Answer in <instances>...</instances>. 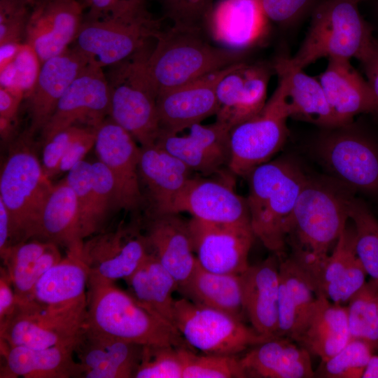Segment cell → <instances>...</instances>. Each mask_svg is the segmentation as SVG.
I'll return each mask as SVG.
<instances>
[{
	"instance_id": "6125c7cd",
	"label": "cell",
	"mask_w": 378,
	"mask_h": 378,
	"mask_svg": "<svg viewBox=\"0 0 378 378\" xmlns=\"http://www.w3.org/2000/svg\"><path fill=\"white\" fill-rule=\"evenodd\" d=\"M362 378H378V356H372Z\"/></svg>"
},
{
	"instance_id": "816d5d0a",
	"label": "cell",
	"mask_w": 378,
	"mask_h": 378,
	"mask_svg": "<svg viewBox=\"0 0 378 378\" xmlns=\"http://www.w3.org/2000/svg\"><path fill=\"white\" fill-rule=\"evenodd\" d=\"M322 0H260L263 12L269 21L281 27L295 25Z\"/></svg>"
},
{
	"instance_id": "8d00e7d4",
	"label": "cell",
	"mask_w": 378,
	"mask_h": 378,
	"mask_svg": "<svg viewBox=\"0 0 378 378\" xmlns=\"http://www.w3.org/2000/svg\"><path fill=\"white\" fill-rule=\"evenodd\" d=\"M177 291L196 304L218 309L241 319L244 311L239 274L213 272L203 268L197 260L192 274L178 285Z\"/></svg>"
},
{
	"instance_id": "9c48e42d",
	"label": "cell",
	"mask_w": 378,
	"mask_h": 378,
	"mask_svg": "<svg viewBox=\"0 0 378 378\" xmlns=\"http://www.w3.org/2000/svg\"><path fill=\"white\" fill-rule=\"evenodd\" d=\"M86 295L63 304L34 300L18 302L0 327V340L10 346L47 348L75 345L86 316Z\"/></svg>"
},
{
	"instance_id": "f5cc1de1",
	"label": "cell",
	"mask_w": 378,
	"mask_h": 378,
	"mask_svg": "<svg viewBox=\"0 0 378 378\" xmlns=\"http://www.w3.org/2000/svg\"><path fill=\"white\" fill-rule=\"evenodd\" d=\"M86 127L83 125L69 127L55 133L44 142L42 163L48 176L59 173V164L64 155Z\"/></svg>"
},
{
	"instance_id": "cb8c5ba5",
	"label": "cell",
	"mask_w": 378,
	"mask_h": 378,
	"mask_svg": "<svg viewBox=\"0 0 378 378\" xmlns=\"http://www.w3.org/2000/svg\"><path fill=\"white\" fill-rule=\"evenodd\" d=\"M268 22L260 0H219L205 25L223 47L246 53L266 36Z\"/></svg>"
},
{
	"instance_id": "4dcf8cb0",
	"label": "cell",
	"mask_w": 378,
	"mask_h": 378,
	"mask_svg": "<svg viewBox=\"0 0 378 378\" xmlns=\"http://www.w3.org/2000/svg\"><path fill=\"white\" fill-rule=\"evenodd\" d=\"M278 337L298 342L312 315L316 295L305 273L292 258H279Z\"/></svg>"
},
{
	"instance_id": "52a82bcc",
	"label": "cell",
	"mask_w": 378,
	"mask_h": 378,
	"mask_svg": "<svg viewBox=\"0 0 378 378\" xmlns=\"http://www.w3.org/2000/svg\"><path fill=\"white\" fill-rule=\"evenodd\" d=\"M147 46L108 66L106 76L110 90V118L127 131L141 146L155 144L160 127L158 92L148 76Z\"/></svg>"
},
{
	"instance_id": "2e32d148",
	"label": "cell",
	"mask_w": 378,
	"mask_h": 378,
	"mask_svg": "<svg viewBox=\"0 0 378 378\" xmlns=\"http://www.w3.org/2000/svg\"><path fill=\"white\" fill-rule=\"evenodd\" d=\"M94 149L115 183V206L133 209L143 201L139 176L141 147L134 137L111 118L96 130Z\"/></svg>"
},
{
	"instance_id": "7bdbcfd3",
	"label": "cell",
	"mask_w": 378,
	"mask_h": 378,
	"mask_svg": "<svg viewBox=\"0 0 378 378\" xmlns=\"http://www.w3.org/2000/svg\"><path fill=\"white\" fill-rule=\"evenodd\" d=\"M184 348L144 345L134 378H183Z\"/></svg>"
},
{
	"instance_id": "7c38bea8",
	"label": "cell",
	"mask_w": 378,
	"mask_h": 378,
	"mask_svg": "<svg viewBox=\"0 0 378 378\" xmlns=\"http://www.w3.org/2000/svg\"><path fill=\"white\" fill-rule=\"evenodd\" d=\"M188 228L194 253L203 268L240 275L249 267L248 255L255 237L251 225L211 223L192 217Z\"/></svg>"
},
{
	"instance_id": "e0dca14e",
	"label": "cell",
	"mask_w": 378,
	"mask_h": 378,
	"mask_svg": "<svg viewBox=\"0 0 378 378\" xmlns=\"http://www.w3.org/2000/svg\"><path fill=\"white\" fill-rule=\"evenodd\" d=\"M234 64L159 93L157 110L160 132L178 134L213 115H216L219 110L218 83Z\"/></svg>"
},
{
	"instance_id": "4fadbf2b",
	"label": "cell",
	"mask_w": 378,
	"mask_h": 378,
	"mask_svg": "<svg viewBox=\"0 0 378 378\" xmlns=\"http://www.w3.org/2000/svg\"><path fill=\"white\" fill-rule=\"evenodd\" d=\"M103 69L89 64L75 78L41 131L44 142L71 126L97 128L110 115V90Z\"/></svg>"
},
{
	"instance_id": "9f6ffc18",
	"label": "cell",
	"mask_w": 378,
	"mask_h": 378,
	"mask_svg": "<svg viewBox=\"0 0 378 378\" xmlns=\"http://www.w3.org/2000/svg\"><path fill=\"white\" fill-rule=\"evenodd\" d=\"M24 95L0 86V119L15 123Z\"/></svg>"
},
{
	"instance_id": "be15d7a7",
	"label": "cell",
	"mask_w": 378,
	"mask_h": 378,
	"mask_svg": "<svg viewBox=\"0 0 378 378\" xmlns=\"http://www.w3.org/2000/svg\"><path fill=\"white\" fill-rule=\"evenodd\" d=\"M29 5L31 6V8L37 6V5H39L41 4H43V3H45V2H48V1H52V0H27Z\"/></svg>"
},
{
	"instance_id": "6f0895ef",
	"label": "cell",
	"mask_w": 378,
	"mask_h": 378,
	"mask_svg": "<svg viewBox=\"0 0 378 378\" xmlns=\"http://www.w3.org/2000/svg\"><path fill=\"white\" fill-rule=\"evenodd\" d=\"M361 64L366 80L373 92L377 106L376 112L378 113V39H375L372 52Z\"/></svg>"
},
{
	"instance_id": "e575fe53",
	"label": "cell",
	"mask_w": 378,
	"mask_h": 378,
	"mask_svg": "<svg viewBox=\"0 0 378 378\" xmlns=\"http://www.w3.org/2000/svg\"><path fill=\"white\" fill-rule=\"evenodd\" d=\"M351 339L346 307L335 304L324 296H316L312 315L298 342L324 361Z\"/></svg>"
},
{
	"instance_id": "603a6c76",
	"label": "cell",
	"mask_w": 378,
	"mask_h": 378,
	"mask_svg": "<svg viewBox=\"0 0 378 378\" xmlns=\"http://www.w3.org/2000/svg\"><path fill=\"white\" fill-rule=\"evenodd\" d=\"M88 64L87 59L71 46L42 63L36 84L25 98L30 119L29 136L43 130L68 87Z\"/></svg>"
},
{
	"instance_id": "5b68a950",
	"label": "cell",
	"mask_w": 378,
	"mask_h": 378,
	"mask_svg": "<svg viewBox=\"0 0 378 378\" xmlns=\"http://www.w3.org/2000/svg\"><path fill=\"white\" fill-rule=\"evenodd\" d=\"M162 30V20L155 18L148 11L146 0H127L105 15L83 16L71 46L89 64L104 69L144 48Z\"/></svg>"
},
{
	"instance_id": "ab89813d",
	"label": "cell",
	"mask_w": 378,
	"mask_h": 378,
	"mask_svg": "<svg viewBox=\"0 0 378 378\" xmlns=\"http://www.w3.org/2000/svg\"><path fill=\"white\" fill-rule=\"evenodd\" d=\"M348 214L354 223L356 254L367 274L378 284V220L362 201L352 197Z\"/></svg>"
},
{
	"instance_id": "d6986e66",
	"label": "cell",
	"mask_w": 378,
	"mask_h": 378,
	"mask_svg": "<svg viewBox=\"0 0 378 378\" xmlns=\"http://www.w3.org/2000/svg\"><path fill=\"white\" fill-rule=\"evenodd\" d=\"M272 70L273 64L261 62L248 64L242 61L235 64L218 83L219 110L216 120L232 129L257 115L267 102Z\"/></svg>"
},
{
	"instance_id": "94428289",
	"label": "cell",
	"mask_w": 378,
	"mask_h": 378,
	"mask_svg": "<svg viewBox=\"0 0 378 378\" xmlns=\"http://www.w3.org/2000/svg\"><path fill=\"white\" fill-rule=\"evenodd\" d=\"M23 43L0 44V70L6 67L16 57Z\"/></svg>"
},
{
	"instance_id": "7dc6e473",
	"label": "cell",
	"mask_w": 378,
	"mask_h": 378,
	"mask_svg": "<svg viewBox=\"0 0 378 378\" xmlns=\"http://www.w3.org/2000/svg\"><path fill=\"white\" fill-rule=\"evenodd\" d=\"M93 197L92 222L97 233L104 224L111 206H115V183L107 167L98 160L92 163Z\"/></svg>"
},
{
	"instance_id": "9a60e30c",
	"label": "cell",
	"mask_w": 378,
	"mask_h": 378,
	"mask_svg": "<svg viewBox=\"0 0 378 378\" xmlns=\"http://www.w3.org/2000/svg\"><path fill=\"white\" fill-rule=\"evenodd\" d=\"M150 253L145 234L136 226H120L83 241L80 256L90 276L113 281L125 279Z\"/></svg>"
},
{
	"instance_id": "f907efd6",
	"label": "cell",
	"mask_w": 378,
	"mask_h": 378,
	"mask_svg": "<svg viewBox=\"0 0 378 378\" xmlns=\"http://www.w3.org/2000/svg\"><path fill=\"white\" fill-rule=\"evenodd\" d=\"M173 25L202 28L213 0H158Z\"/></svg>"
},
{
	"instance_id": "ee69618b",
	"label": "cell",
	"mask_w": 378,
	"mask_h": 378,
	"mask_svg": "<svg viewBox=\"0 0 378 378\" xmlns=\"http://www.w3.org/2000/svg\"><path fill=\"white\" fill-rule=\"evenodd\" d=\"M41 65L34 49L24 42L15 59L0 70V86L19 92L25 99L36 84Z\"/></svg>"
},
{
	"instance_id": "7402d4cb",
	"label": "cell",
	"mask_w": 378,
	"mask_h": 378,
	"mask_svg": "<svg viewBox=\"0 0 378 378\" xmlns=\"http://www.w3.org/2000/svg\"><path fill=\"white\" fill-rule=\"evenodd\" d=\"M144 345L83 327L74 346L81 378H134Z\"/></svg>"
},
{
	"instance_id": "3957f363",
	"label": "cell",
	"mask_w": 378,
	"mask_h": 378,
	"mask_svg": "<svg viewBox=\"0 0 378 378\" xmlns=\"http://www.w3.org/2000/svg\"><path fill=\"white\" fill-rule=\"evenodd\" d=\"M246 177L254 236L267 249L283 257L290 218L308 178L296 164L286 160L260 164Z\"/></svg>"
},
{
	"instance_id": "681fc988",
	"label": "cell",
	"mask_w": 378,
	"mask_h": 378,
	"mask_svg": "<svg viewBox=\"0 0 378 378\" xmlns=\"http://www.w3.org/2000/svg\"><path fill=\"white\" fill-rule=\"evenodd\" d=\"M367 274L357 257L340 276L326 284L318 296H324L335 304L344 305L365 284Z\"/></svg>"
},
{
	"instance_id": "8992f818",
	"label": "cell",
	"mask_w": 378,
	"mask_h": 378,
	"mask_svg": "<svg viewBox=\"0 0 378 378\" xmlns=\"http://www.w3.org/2000/svg\"><path fill=\"white\" fill-rule=\"evenodd\" d=\"M356 0H322L311 13L307 34L289 63L304 69L326 57L364 61L375 38Z\"/></svg>"
},
{
	"instance_id": "4316f807",
	"label": "cell",
	"mask_w": 378,
	"mask_h": 378,
	"mask_svg": "<svg viewBox=\"0 0 378 378\" xmlns=\"http://www.w3.org/2000/svg\"><path fill=\"white\" fill-rule=\"evenodd\" d=\"M279 257L249 265L240 274L244 311L260 334L276 337L279 326Z\"/></svg>"
},
{
	"instance_id": "74e56055",
	"label": "cell",
	"mask_w": 378,
	"mask_h": 378,
	"mask_svg": "<svg viewBox=\"0 0 378 378\" xmlns=\"http://www.w3.org/2000/svg\"><path fill=\"white\" fill-rule=\"evenodd\" d=\"M80 253L68 251L43 274L34 286L31 300L44 304H63L85 296L90 275Z\"/></svg>"
},
{
	"instance_id": "f6af8a7d",
	"label": "cell",
	"mask_w": 378,
	"mask_h": 378,
	"mask_svg": "<svg viewBox=\"0 0 378 378\" xmlns=\"http://www.w3.org/2000/svg\"><path fill=\"white\" fill-rule=\"evenodd\" d=\"M77 198L83 240L94 234L92 222L93 197L92 164L82 160L74 165L65 178Z\"/></svg>"
},
{
	"instance_id": "91938a15",
	"label": "cell",
	"mask_w": 378,
	"mask_h": 378,
	"mask_svg": "<svg viewBox=\"0 0 378 378\" xmlns=\"http://www.w3.org/2000/svg\"><path fill=\"white\" fill-rule=\"evenodd\" d=\"M10 244V221L8 212L0 200V254Z\"/></svg>"
},
{
	"instance_id": "b9f144b4",
	"label": "cell",
	"mask_w": 378,
	"mask_h": 378,
	"mask_svg": "<svg viewBox=\"0 0 378 378\" xmlns=\"http://www.w3.org/2000/svg\"><path fill=\"white\" fill-rule=\"evenodd\" d=\"M367 342L351 338L337 354L321 361L318 376L326 378H361L372 356Z\"/></svg>"
},
{
	"instance_id": "8fae6325",
	"label": "cell",
	"mask_w": 378,
	"mask_h": 378,
	"mask_svg": "<svg viewBox=\"0 0 378 378\" xmlns=\"http://www.w3.org/2000/svg\"><path fill=\"white\" fill-rule=\"evenodd\" d=\"M286 108L279 93L274 92L253 117L235 125L230 132V171L246 176L265 163L284 145L288 134Z\"/></svg>"
},
{
	"instance_id": "ac0fdd59",
	"label": "cell",
	"mask_w": 378,
	"mask_h": 378,
	"mask_svg": "<svg viewBox=\"0 0 378 378\" xmlns=\"http://www.w3.org/2000/svg\"><path fill=\"white\" fill-rule=\"evenodd\" d=\"M187 212L202 220L251 225L246 198L232 183L191 177L174 197L165 214Z\"/></svg>"
},
{
	"instance_id": "d590c367",
	"label": "cell",
	"mask_w": 378,
	"mask_h": 378,
	"mask_svg": "<svg viewBox=\"0 0 378 378\" xmlns=\"http://www.w3.org/2000/svg\"><path fill=\"white\" fill-rule=\"evenodd\" d=\"M125 281L130 294L142 307L174 327L175 300L172 295L177 291L178 284L152 252L150 251L139 268Z\"/></svg>"
},
{
	"instance_id": "11a10c76",
	"label": "cell",
	"mask_w": 378,
	"mask_h": 378,
	"mask_svg": "<svg viewBox=\"0 0 378 378\" xmlns=\"http://www.w3.org/2000/svg\"><path fill=\"white\" fill-rule=\"evenodd\" d=\"M17 298L4 267L0 270V327L12 314L17 306Z\"/></svg>"
},
{
	"instance_id": "277c9868",
	"label": "cell",
	"mask_w": 378,
	"mask_h": 378,
	"mask_svg": "<svg viewBox=\"0 0 378 378\" xmlns=\"http://www.w3.org/2000/svg\"><path fill=\"white\" fill-rule=\"evenodd\" d=\"M349 197L330 185L307 180L294 208L288 232L292 258L307 274L321 270L349 218Z\"/></svg>"
},
{
	"instance_id": "484cf974",
	"label": "cell",
	"mask_w": 378,
	"mask_h": 378,
	"mask_svg": "<svg viewBox=\"0 0 378 378\" xmlns=\"http://www.w3.org/2000/svg\"><path fill=\"white\" fill-rule=\"evenodd\" d=\"M339 127L352 124L360 113L376 112L373 92L350 59H328L325 70L318 76Z\"/></svg>"
},
{
	"instance_id": "c3c4849f",
	"label": "cell",
	"mask_w": 378,
	"mask_h": 378,
	"mask_svg": "<svg viewBox=\"0 0 378 378\" xmlns=\"http://www.w3.org/2000/svg\"><path fill=\"white\" fill-rule=\"evenodd\" d=\"M31 11L27 0H0V44L24 42Z\"/></svg>"
},
{
	"instance_id": "44dd1931",
	"label": "cell",
	"mask_w": 378,
	"mask_h": 378,
	"mask_svg": "<svg viewBox=\"0 0 378 378\" xmlns=\"http://www.w3.org/2000/svg\"><path fill=\"white\" fill-rule=\"evenodd\" d=\"M188 134L160 132L155 144L180 159L193 172L204 176L220 172L230 158V132L226 124L192 125Z\"/></svg>"
},
{
	"instance_id": "836d02e7",
	"label": "cell",
	"mask_w": 378,
	"mask_h": 378,
	"mask_svg": "<svg viewBox=\"0 0 378 378\" xmlns=\"http://www.w3.org/2000/svg\"><path fill=\"white\" fill-rule=\"evenodd\" d=\"M1 258L17 302L30 300L38 280L62 258L57 244L38 239L9 246Z\"/></svg>"
},
{
	"instance_id": "6da1fadb",
	"label": "cell",
	"mask_w": 378,
	"mask_h": 378,
	"mask_svg": "<svg viewBox=\"0 0 378 378\" xmlns=\"http://www.w3.org/2000/svg\"><path fill=\"white\" fill-rule=\"evenodd\" d=\"M86 299V329L142 345L190 348L176 328L151 314L113 281L89 276Z\"/></svg>"
},
{
	"instance_id": "ba28073f",
	"label": "cell",
	"mask_w": 378,
	"mask_h": 378,
	"mask_svg": "<svg viewBox=\"0 0 378 378\" xmlns=\"http://www.w3.org/2000/svg\"><path fill=\"white\" fill-rule=\"evenodd\" d=\"M34 152L20 142L10 153L0 176V200L10 221V245L32 238L53 185Z\"/></svg>"
},
{
	"instance_id": "680465c9",
	"label": "cell",
	"mask_w": 378,
	"mask_h": 378,
	"mask_svg": "<svg viewBox=\"0 0 378 378\" xmlns=\"http://www.w3.org/2000/svg\"><path fill=\"white\" fill-rule=\"evenodd\" d=\"M127 0H83L82 4L87 13L84 16L88 18H97L105 15L122 5Z\"/></svg>"
},
{
	"instance_id": "f546056e",
	"label": "cell",
	"mask_w": 378,
	"mask_h": 378,
	"mask_svg": "<svg viewBox=\"0 0 378 378\" xmlns=\"http://www.w3.org/2000/svg\"><path fill=\"white\" fill-rule=\"evenodd\" d=\"M192 172L180 159L156 144L141 146L139 180L146 187L153 215L167 212L174 197L192 177Z\"/></svg>"
},
{
	"instance_id": "1f68e13d",
	"label": "cell",
	"mask_w": 378,
	"mask_h": 378,
	"mask_svg": "<svg viewBox=\"0 0 378 378\" xmlns=\"http://www.w3.org/2000/svg\"><path fill=\"white\" fill-rule=\"evenodd\" d=\"M310 355L290 338L276 336L254 346L240 361L248 377L311 378Z\"/></svg>"
},
{
	"instance_id": "7a4b0ae2",
	"label": "cell",
	"mask_w": 378,
	"mask_h": 378,
	"mask_svg": "<svg viewBox=\"0 0 378 378\" xmlns=\"http://www.w3.org/2000/svg\"><path fill=\"white\" fill-rule=\"evenodd\" d=\"M155 41L146 69L158 94L244 61L246 54L212 45L199 27L172 25Z\"/></svg>"
},
{
	"instance_id": "5bb4252c",
	"label": "cell",
	"mask_w": 378,
	"mask_h": 378,
	"mask_svg": "<svg viewBox=\"0 0 378 378\" xmlns=\"http://www.w3.org/2000/svg\"><path fill=\"white\" fill-rule=\"evenodd\" d=\"M351 125L330 129L319 146L321 157L342 183L353 189L375 192L378 150L368 139L351 130Z\"/></svg>"
},
{
	"instance_id": "ffe728a7",
	"label": "cell",
	"mask_w": 378,
	"mask_h": 378,
	"mask_svg": "<svg viewBox=\"0 0 378 378\" xmlns=\"http://www.w3.org/2000/svg\"><path fill=\"white\" fill-rule=\"evenodd\" d=\"M84 10L77 0H52L31 8L24 42L34 49L41 63L72 45L82 24Z\"/></svg>"
},
{
	"instance_id": "f35d334b",
	"label": "cell",
	"mask_w": 378,
	"mask_h": 378,
	"mask_svg": "<svg viewBox=\"0 0 378 378\" xmlns=\"http://www.w3.org/2000/svg\"><path fill=\"white\" fill-rule=\"evenodd\" d=\"M347 318L351 338L372 348L378 345V284L370 279L348 302Z\"/></svg>"
},
{
	"instance_id": "f1b7e54d",
	"label": "cell",
	"mask_w": 378,
	"mask_h": 378,
	"mask_svg": "<svg viewBox=\"0 0 378 378\" xmlns=\"http://www.w3.org/2000/svg\"><path fill=\"white\" fill-rule=\"evenodd\" d=\"M145 235L150 251L173 275L178 285L184 283L192 274L197 262L188 221L178 214L153 215Z\"/></svg>"
},
{
	"instance_id": "bcb514c9",
	"label": "cell",
	"mask_w": 378,
	"mask_h": 378,
	"mask_svg": "<svg viewBox=\"0 0 378 378\" xmlns=\"http://www.w3.org/2000/svg\"><path fill=\"white\" fill-rule=\"evenodd\" d=\"M357 257L354 229L346 225L332 251L324 261L315 286L316 295L318 296L323 286L340 276Z\"/></svg>"
},
{
	"instance_id": "60d3db41",
	"label": "cell",
	"mask_w": 378,
	"mask_h": 378,
	"mask_svg": "<svg viewBox=\"0 0 378 378\" xmlns=\"http://www.w3.org/2000/svg\"><path fill=\"white\" fill-rule=\"evenodd\" d=\"M183 378H246L247 374L236 355H197L190 348L183 350Z\"/></svg>"
},
{
	"instance_id": "d6a6232c",
	"label": "cell",
	"mask_w": 378,
	"mask_h": 378,
	"mask_svg": "<svg viewBox=\"0 0 378 378\" xmlns=\"http://www.w3.org/2000/svg\"><path fill=\"white\" fill-rule=\"evenodd\" d=\"M32 238L80 252V216L77 198L65 178L52 186L39 216Z\"/></svg>"
},
{
	"instance_id": "d4e9b609",
	"label": "cell",
	"mask_w": 378,
	"mask_h": 378,
	"mask_svg": "<svg viewBox=\"0 0 378 378\" xmlns=\"http://www.w3.org/2000/svg\"><path fill=\"white\" fill-rule=\"evenodd\" d=\"M273 66L279 77L276 90L289 118L327 129L339 127L318 78L308 75L302 69L292 66L286 56L277 58Z\"/></svg>"
},
{
	"instance_id": "30bf717a",
	"label": "cell",
	"mask_w": 378,
	"mask_h": 378,
	"mask_svg": "<svg viewBox=\"0 0 378 378\" xmlns=\"http://www.w3.org/2000/svg\"><path fill=\"white\" fill-rule=\"evenodd\" d=\"M174 324L190 346L207 354L236 355L273 337L231 314L183 297L175 300Z\"/></svg>"
},
{
	"instance_id": "83f0119b",
	"label": "cell",
	"mask_w": 378,
	"mask_h": 378,
	"mask_svg": "<svg viewBox=\"0 0 378 378\" xmlns=\"http://www.w3.org/2000/svg\"><path fill=\"white\" fill-rule=\"evenodd\" d=\"M1 342L4 363L1 378H71L79 377V365L74 359L75 345L47 348L10 346Z\"/></svg>"
},
{
	"instance_id": "e7e4bbea",
	"label": "cell",
	"mask_w": 378,
	"mask_h": 378,
	"mask_svg": "<svg viewBox=\"0 0 378 378\" xmlns=\"http://www.w3.org/2000/svg\"><path fill=\"white\" fill-rule=\"evenodd\" d=\"M356 1L359 3V2H360L361 1H363V0H356Z\"/></svg>"
},
{
	"instance_id": "db71d44e",
	"label": "cell",
	"mask_w": 378,
	"mask_h": 378,
	"mask_svg": "<svg viewBox=\"0 0 378 378\" xmlns=\"http://www.w3.org/2000/svg\"><path fill=\"white\" fill-rule=\"evenodd\" d=\"M96 130L87 127L72 142L60 162L59 173L69 172L74 165L83 160L85 155L94 147Z\"/></svg>"
}]
</instances>
